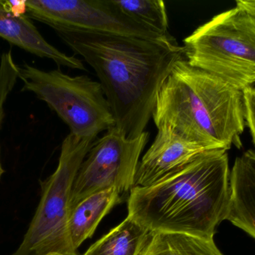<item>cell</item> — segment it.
I'll list each match as a JSON object with an SVG mask.
<instances>
[{
  "label": "cell",
  "mask_w": 255,
  "mask_h": 255,
  "mask_svg": "<svg viewBox=\"0 0 255 255\" xmlns=\"http://www.w3.org/2000/svg\"><path fill=\"white\" fill-rule=\"evenodd\" d=\"M121 193L112 188L94 193L70 211L69 232L75 250L91 238L103 218L121 202Z\"/></svg>",
  "instance_id": "cell-12"
},
{
  "label": "cell",
  "mask_w": 255,
  "mask_h": 255,
  "mask_svg": "<svg viewBox=\"0 0 255 255\" xmlns=\"http://www.w3.org/2000/svg\"><path fill=\"white\" fill-rule=\"evenodd\" d=\"M236 6L245 9L255 16V0H238Z\"/></svg>",
  "instance_id": "cell-18"
},
{
  "label": "cell",
  "mask_w": 255,
  "mask_h": 255,
  "mask_svg": "<svg viewBox=\"0 0 255 255\" xmlns=\"http://www.w3.org/2000/svg\"><path fill=\"white\" fill-rule=\"evenodd\" d=\"M246 125L248 127L255 146V88L251 86L243 91Z\"/></svg>",
  "instance_id": "cell-17"
},
{
  "label": "cell",
  "mask_w": 255,
  "mask_h": 255,
  "mask_svg": "<svg viewBox=\"0 0 255 255\" xmlns=\"http://www.w3.org/2000/svg\"><path fill=\"white\" fill-rule=\"evenodd\" d=\"M22 90L34 93L68 126L75 136L97 139L115 127L113 114L100 82L88 76H70L57 70L17 66Z\"/></svg>",
  "instance_id": "cell-6"
},
{
  "label": "cell",
  "mask_w": 255,
  "mask_h": 255,
  "mask_svg": "<svg viewBox=\"0 0 255 255\" xmlns=\"http://www.w3.org/2000/svg\"><path fill=\"white\" fill-rule=\"evenodd\" d=\"M18 78L17 65L13 61L11 51L4 52L0 59V127L4 117L6 100L13 90ZM4 172L0 159V180Z\"/></svg>",
  "instance_id": "cell-16"
},
{
  "label": "cell",
  "mask_w": 255,
  "mask_h": 255,
  "mask_svg": "<svg viewBox=\"0 0 255 255\" xmlns=\"http://www.w3.org/2000/svg\"><path fill=\"white\" fill-rule=\"evenodd\" d=\"M191 65L244 91L255 83V16L242 7L222 12L184 40Z\"/></svg>",
  "instance_id": "cell-4"
},
{
  "label": "cell",
  "mask_w": 255,
  "mask_h": 255,
  "mask_svg": "<svg viewBox=\"0 0 255 255\" xmlns=\"http://www.w3.org/2000/svg\"><path fill=\"white\" fill-rule=\"evenodd\" d=\"M0 37L18 47L42 58H49L58 66L85 70L82 60L58 50L46 41L26 15L13 14L6 1L0 0Z\"/></svg>",
  "instance_id": "cell-10"
},
{
  "label": "cell",
  "mask_w": 255,
  "mask_h": 255,
  "mask_svg": "<svg viewBox=\"0 0 255 255\" xmlns=\"http://www.w3.org/2000/svg\"><path fill=\"white\" fill-rule=\"evenodd\" d=\"M26 16L43 22L55 31H86L141 37L175 40L131 20L112 0H27Z\"/></svg>",
  "instance_id": "cell-8"
},
{
  "label": "cell",
  "mask_w": 255,
  "mask_h": 255,
  "mask_svg": "<svg viewBox=\"0 0 255 255\" xmlns=\"http://www.w3.org/2000/svg\"><path fill=\"white\" fill-rule=\"evenodd\" d=\"M96 139L69 133L58 167L41 184L42 196L23 240L10 255H77L70 241L69 217L73 183Z\"/></svg>",
  "instance_id": "cell-5"
},
{
  "label": "cell",
  "mask_w": 255,
  "mask_h": 255,
  "mask_svg": "<svg viewBox=\"0 0 255 255\" xmlns=\"http://www.w3.org/2000/svg\"><path fill=\"white\" fill-rule=\"evenodd\" d=\"M58 37L97 73L115 127L133 139L152 117L159 91L184 48L175 40L61 30Z\"/></svg>",
  "instance_id": "cell-1"
},
{
  "label": "cell",
  "mask_w": 255,
  "mask_h": 255,
  "mask_svg": "<svg viewBox=\"0 0 255 255\" xmlns=\"http://www.w3.org/2000/svg\"><path fill=\"white\" fill-rule=\"evenodd\" d=\"M166 127L208 151L243 147L244 93L218 76L178 60L163 82L152 113Z\"/></svg>",
  "instance_id": "cell-3"
},
{
  "label": "cell",
  "mask_w": 255,
  "mask_h": 255,
  "mask_svg": "<svg viewBox=\"0 0 255 255\" xmlns=\"http://www.w3.org/2000/svg\"><path fill=\"white\" fill-rule=\"evenodd\" d=\"M140 255H223L214 243L184 234L151 233Z\"/></svg>",
  "instance_id": "cell-14"
},
{
  "label": "cell",
  "mask_w": 255,
  "mask_h": 255,
  "mask_svg": "<svg viewBox=\"0 0 255 255\" xmlns=\"http://www.w3.org/2000/svg\"><path fill=\"white\" fill-rule=\"evenodd\" d=\"M206 151L170 129L158 128L154 142L138 165L133 187L152 185L181 170Z\"/></svg>",
  "instance_id": "cell-9"
},
{
  "label": "cell",
  "mask_w": 255,
  "mask_h": 255,
  "mask_svg": "<svg viewBox=\"0 0 255 255\" xmlns=\"http://www.w3.org/2000/svg\"><path fill=\"white\" fill-rule=\"evenodd\" d=\"M228 151L203 153L181 170L148 187L130 190L128 211L151 233L214 239L230 202Z\"/></svg>",
  "instance_id": "cell-2"
},
{
  "label": "cell",
  "mask_w": 255,
  "mask_h": 255,
  "mask_svg": "<svg viewBox=\"0 0 255 255\" xmlns=\"http://www.w3.org/2000/svg\"><path fill=\"white\" fill-rule=\"evenodd\" d=\"M151 232L130 216L93 244L84 255H140Z\"/></svg>",
  "instance_id": "cell-13"
},
{
  "label": "cell",
  "mask_w": 255,
  "mask_h": 255,
  "mask_svg": "<svg viewBox=\"0 0 255 255\" xmlns=\"http://www.w3.org/2000/svg\"><path fill=\"white\" fill-rule=\"evenodd\" d=\"M116 7L131 20L163 35L169 33V20L162 0H112Z\"/></svg>",
  "instance_id": "cell-15"
},
{
  "label": "cell",
  "mask_w": 255,
  "mask_h": 255,
  "mask_svg": "<svg viewBox=\"0 0 255 255\" xmlns=\"http://www.w3.org/2000/svg\"><path fill=\"white\" fill-rule=\"evenodd\" d=\"M148 140V132L129 139L114 127L95 141L75 178L70 211L85 198L103 190L115 188L121 194L130 191Z\"/></svg>",
  "instance_id": "cell-7"
},
{
  "label": "cell",
  "mask_w": 255,
  "mask_h": 255,
  "mask_svg": "<svg viewBox=\"0 0 255 255\" xmlns=\"http://www.w3.org/2000/svg\"><path fill=\"white\" fill-rule=\"evenodd\" d=\"M230 202L226 220L255 239V151L237 157L230 172Z\"/></svg>",
  "instance_id": "cell-11"
}]
</instances>
